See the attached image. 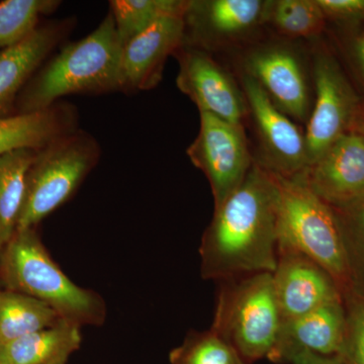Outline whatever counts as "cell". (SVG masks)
<instances>
[{"label":"cell","instance_id":"cell-1","mask_svg":"<svg viewBox=\"0 0 364 364\" xmlns=\"http://www.w3.org/2000/svg\"><path fill=\"white\" fill-rule=\"evenodd\" d=\"M277 176L254 161L240 188L215 208L200 246V275L220 282L277 264Z\"/></svg>","mask_w":364,"mask_h":364},{"label":"cell","instance_id":"cell-2","mask_svg":"<svg viewBox=\"0 0 364 364\" xmlns=\"http://www.w3.org/2000/svg\"><path fill=\"white\" fill-rule=\"evenodd\" d=\"M122 52L109 11L92 32L47 59L21 90L14 114L44 111L68 95L119 91Z\"/></svg>","mask_w":364,"mask_h":364},{"label":"cell","instance_id":"cell-3","mask_svg":"<svg viewBox=\"0 0 364 364\" xmlns=\"http://www.w3.org/2000/svg\"><path fill=\"white\" fill-rule=\"evenodd\" d=\"M0 279L6 289L38 299L60 318L79 326H100L105 299L74 284L53 260L35 228L16 231L0 255Z\"/></svg>","mask_w":364,"mask_h":364},{"label":"cell","instance_id":"cell-4","mask_svg":"<svg viewBox=\"0 0 364 364\" xmlns=\"http://www.w3.org/2000/svg\"><path fill=\"white\" fill-rule=\"evenodd\" d=\"M219 284L210 329L232 345L248 363L270 360L282 326L272 273H255Z\"/></svg>","mask_w":364,"mask_h":364},{"label":"cell","instance_id":"cell-5","mask_svg":"<svg viewBox=\"0 0 364 364\" xmlns=\"http://www.w3.org/2000/svg\"><path fill=\"white\" fill-rule=\"evenodd\" d=\"M275 176L279 189L277 249L315 261L338 287L349 282L343 240L332 208L299 176Z\"/></svg>","mask_w":364,"mask_h":364},{"label":"cell","instance_id":"cell-6","mask_svg":"<svg viewBox=\"0 0 364 364\" xmlns=\"http://www.w3.org/2000/svg\"><path fill=\"white\" fill-rule=\"evenodd\" d=\"M97 139L80 128L37 151L26 176L16 231L37 227L68 202L100 161Z\"/></svg>","mask_w":364,"mask_h":364},{"label":"cell","instance_id":"cell-7","mask_svg":"<svg viewBox=\"0 0 364 364\" xmlns=\"http://www.w3.org/2000/svg\"><path fill=\"white\" fill-rule=\"evenodd\" d=\"M314 81L315 105L306 121L305 133L309 166L345 134L356 131L363 114L355 91L331 55H317Z\"/></svg>","mask_w":364,"mask_h":364},{"label":"cell","instance_id":"cell-8","mask_svg":"<svg viewBox=\"0 0 364 364\" xmlns=\"http://www.w3.org/2000/svg\"><path fill=\"white\" fill-rule=\"evenodd\" d=\"M200 114V131L186 154L207 177L215 208L240 188L254 160L244 126L208 112Z\"/></svg>","mask_w":364,"mask_h":364},{"label":"cell","instance_id":"cell-9","mask_svg":"<svg viewBox=\"0 0 364 364\" xmlns=\"http://www.w3.org/2000/svg\"><path fill=\"white\" fill-rule=\"evenodd\" d=\"M242 90L259 144L261 159L255 162L284 178L301 176L309 166L305 134L246 74L242 75Z\"/></svg>","mask_w":364,"mask_h":364},{"label":"cell","instance_id":"cell-10","mask_svg":"<svg viewBox=\"0 0 364 364\" xmlns=\"http://www.w3.org/2000/svg\"><path fill=\"white\" fill-rule=\"evenodd\" d=\"M173 55L179 68L177 87L198 111L244 126L249 111L243 90L210 53L182 44Z\"/></svg>","mask_w":364,"mask_h":364},{"label":"cell","instance_id":"cell-11","mask_svg":"<svg viewBox=\"0 0 364 364\" xmlns=\"http://www.w3.org/2000/svg\"><path fill=\"white\" fill-rule=\"evenodd\" d=\"M263 0H188L183 44L212 52L247 39L268 21Z\"/></svg>","mask_w":364,"mask_h":364},{"label":"cell","instance_id":"cell-12","mask_svg":"<svg viewBox=\"0 0 364 364\" xmlns=\"http://www.w3.org/2000/svg\"><path fill=\"white\" fill-rule=\"evenodd\" d=\"M243 74L254 79L287 117L308 121L312 111L310 86L303 62L289 46L253 48L244 57Z\"/></svg>","mask_w":364,"mask_h":364},{"label":"cell","instance_id":"cell-13","mask_svg":"<svg viewBox=\"0 0 364 364\" xmlns=\"http://www.w3.org/2000/svg\"><path fill=\"white\" fill-rule=\"evenodd\" d=\"M272 280L282 323L342 299L338 284L324 268L289 249H277Z\"/></svg>","mask_w":364,"mask_h":364},{"label":"cell","instance_id":"cell-14","mask_svg":"<svg viewBox=\"0 0 364 364\" xmlns=\"http://www.w3.org/2000/svg\"><path fill=\"white\" fill-rule=\"evenodd\" d=\"M299 177L331 208L364 196V136L345 134Z\"/></svg>","mask_w":364,"mask_h":364},{"label":"cell","instance_id":"cell-15","mask_svg":"<svg viewBox=\"0 0 364 364\" xmlns=\"http://www.w3.org/2000/svg\"><path fill=\"white\" fill-rule=\"evenodd\" d=\"M75 23L72 16L45 21L23 42L0 51V117L14 114L21 90L57 48L64 45Z\"/></svg>","mask_w":364,"mask_h":364},{"label":"cell","instance_id":"cell-16","mask_svg":"<svg viewBox=\"0 0 364 364\" xmlns=\"http://www.w3.org/2000/svg\"><path fill=\"white\" fill-rule=\"evenodd\" d=\"M183 16H168L127 43L122 52L119 91L130 95L157 86L166 60L183 44Z\"/></svg>","mask_w":364,"mask_h":364},{"label":"cell","instance_id":"cell-17","mask_svg":"<svg viewBox=\"0 0 364 364\" xmlns=\"http://www.w3.org/2000/svg\"><path fill=\"white\" fill-rule=\"evenodd\" d=\"M347 315L341 299L330 301L282 323L279 342L270 361L284 363L289 352L306 350L322 356L343 353Z\"/></svg>","mask_w":364,"mask_h":364},{"label":"cell","instance_id":"cell-18","mask_svg":"<svg viewBox=\"0 0 364 364\" xmlns=\"http://www.w3.org/2000/svg\"><path fill=\"white\" fill-rule=\"evenodd\" d=\"M77 129V109L62 100L44 111L0 117V156L16 150L42 149Z\"/></svg>","mask_w":364,"mask_h":364},{"label":"cell","instance_id":"cell-19","mask_svg":"<svg viewBox=\"0 0 364 364\" xmlns=\"http://www.w3.org/2000/svg\"><path fill=\"white\" fill-rule=\"evenodd\" d=\"M81 343V326L60 318L54 325L4 347L13 364H67Z\"/></svg>","mask_w":364,"mask_h":364},{"label":"cell","instance_id":"cell-20","mask_svg":"<svg viewBox=\"0 0 364 364\" xmlns=\"http://www.w3.org/2000/svg\"><path fill=\"white\" fill-rule=\"evenodd\" d=\"M37 150L21 149L0 156V255L16 234Z\"/></svg>","mask_w":364,"mask_h":364},{"label":"cell","instance_id":"cell-21","mask_svg":"<svg viewBox=\"0 0 364 364\" xmlns=\"http://www.w3.org/2000/svg\"><path fill=\"white\" fill-rule=\"evenodd\" d=\"M42 301L26 294L0 289V346H6L60 320Z\"/></svg>","mask_w":364,"mask_h":364},{"label":"cell","instance_id":"cell-22","mask_svg":"<svg viewBox=\"0 0 364 364\" xmlns=\"http://www.w3.org/2000/svg\"><path fill=\"white\" fill-rule=\"evenodd\" d=\"M188 0H112L109 13L122 46L162 18L183 16Z\"/></svg>","mask_w":364,"mask_h":364},{"label":"cell","instance_id":"cell-23","mask_svg":"<svg viewBox=\"0 0 364 364\" xmlns=\"http://www.w3.org/2000/svg\"><path fill=\"white\" fill-rule=\"evenodd\" d=\"M59 0H4L0 2V51L23 42L61 6Z\"/></svg>","mask_w":364,"mask_h":364},{"label":"cell","instance_id":"cell-24","mask_svg":"<svg viewBox=\"0 0 364 364\" xmlns=\"http://www.w3.org/2000/svg\"><path fill=\"white\" fill-rule=\"evenodd\" d=\"M268 23L289 38H312L320 35L326 18L317 0H272Z\"/></svg>","mask_w":364,"mask_h":364},{"label":"cell","instance_id":"cell-25","mask_svg":"<svg viewBox=\"0 0 364 364\" xmlns=\"http://www.w3.org/2000/svg\"><path fill=\"white\" fill-rule=\"evenodd\" d=\"M170 364H250L217 333L193 331L169 353Z\"/></svg>","mask_w":364,"mask_h":364},{"label":"cell","instance_id":"cell-26","mask_svg":"<svg viewBox=\"0 0 364 364\" xmlns=\"http://www.w3.org/2000/svg\"><path fill=\"white\" fill-rule=\"evenodd\" d=\"M332 210L343 240L349 282H364V196Z\"/></svg>","mask_w":364,"mask_h":364},{"label":"cell","instance_id":"cell-27","mask_svg":"<svg viewBox=\"0 0 364 364\" xmlns=\"http://www.w3.org/2000/svg\"><path fill=\"white\" fill-rule=\"evenodd\" d=\"M347 315L343 353L346 364H364V299L352 301Z\"/></svg>","mask_w":364,"mask_h":364},{"label":"cell","instance_id":"cell-28","mask_svg":"<svg viewBox=\"0 0 364 364\" xmlns=\"http://www.w3.org/2000/svg\"><path fill=\"white\" fill-rule=\"evenodd\" d=\"M326 20L355 23L364 20V0H317Z\"/></svg>","mask_w":364,"mask_h":364},{"label":"cell","instance_id":"cell-29","mask_svg":"<svg viewBox=\"0 0 364 364\" xmlns=\"http://www.w3.org/2000/svg\"><path fill=\"white\" fill-rule=\"evenodd\" d=\"M284 363L289 364H346L342 355L322 356L306 350L289 352Z\"/></svg>","mask_w":364,"mask_h":364},{"label":"cell","instance_id":"cell-30","mask_svg":"<svg viewBox=\"0 0 364 364\" xmlns=\"http://www.w3.org/2000/svg\"><path fill=\"white\" fill-rule=\"evenodd\" d=\"M354 52H355L356 59H358L359 68L364 79V35L361 36L355 41L354 44Z\"/></svg>","mask_w":364,"mask_h":364},{"label":"cell","instance_id":"cell-31","mask_svg":"<svg viewBox=\"0 0 364 364\" xmlns=\"http://www.w3.org/2000/svg\"><path fill=\"white\" fill-rule=\"evenodd\" d=\"M0 364H13L11 359L7 356L4 346H0Z\"/></svg>","mask_w":364,"mask_h":364},{"label":"cell","instance_id":"cell-32","mask_svg":"<svg viewBox=\"0 0 364 364\" xmlns=\"http://www.w3.org/2000/svg\"><path fill=\"white\" fill-rule=\"evenodd\" d=\"M356 131L359 132V133L364 136V111L363 112V114H361L360 119H359Z\"/></svg>","mask_w":364,"mask_h":364}]
</instances>
